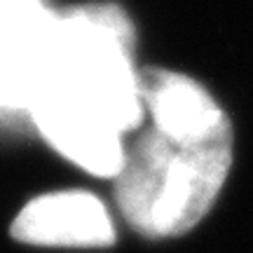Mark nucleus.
Listing matches in <instances>:
<instances>
[{
    "mask_svg": "<svg viewBox=\"0 0 253 253\" xmlns=\"http://www.w3.org/2000/svg\"><path fill=\"white\" fill-rule=\"evenodd\" d=\"M131 26L115 5L54 17L26 110L49 145L96 176H115L125 136L143 118Z\"/></svg>",
    "mask_w": 253,
    "mask_h": 253,
    "instance_id": "obj_1",
    "label": "nucleus"
},
{
    "mask_svg": "<svg viewBox=\"0 0 253 253\" xmlns=\"http://www.w3.org/2000/svg\"><path fill=\"white\" fill-rule=\"evenodd\" d=\"M150 126L115 173L120 211L145 237H178L213 207L232 167V125L197 80L138 73Z\"/></svg>",
    "mask_w": 253,
    "mask_h": 253,
    "instance_id": "obj_2",
    "label": "nucleus"
},
{
    "mask_svg": "<svg viewBox=\"0 0 253 253\" xmlns=\"http://www.w3.org/2000/svg\"><path fill=\"white\" fill-rule=\"evenodd\" d=\"M54 17L42 0H0V108L26 110Z\"/></svg>",
    "mask_w": 253,
    "mask_h": 253,
    "instance_id": "obj_3",
    "label": "nucleus"
},
{
    "mask_svg": "<svg viewBox=\"0 0 253 253\" xmlns=\"http://www.w3.org/2000/svg\"><path fill=\"white\" fill-rule=\"evenodd\" d=\"M12 235L47 246H106L115 230L106 209L89 192H54L38 197L17 216Z\"/></svg>",
    "mask_w": 253,
    "mask_h": 253,
    "instance_id": "obj_4",
    "label": "nucleus"
}]
</instances>
